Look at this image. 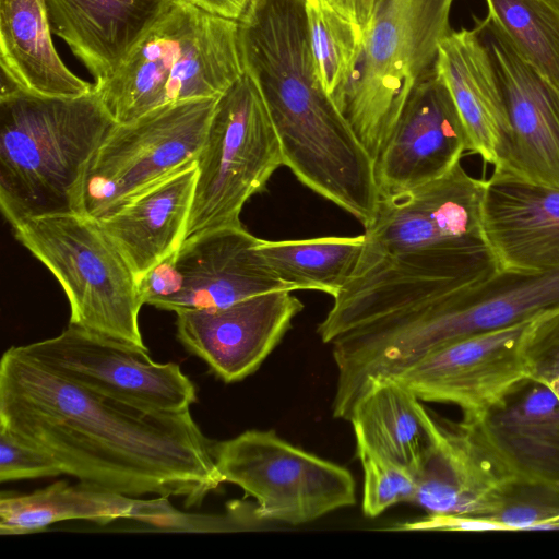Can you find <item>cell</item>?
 <instances>
[{
	"label": "cell",
	"instance_id": "cb8c5ba5",
	"mask_svg": "<svg viewBox=\"0 0 559 559\" xmlns=\"http://www.w3.org/2000/svg\"><path fill=\"white\" fill-rule=\"evenodd\" d=\"M144 502V499L82 483L56 481L32 493L1 497L0 534H31L67 520H87L99 524L117 519L138 520Z\"/></svg>",
	"mask_w": 559,
	"mask_h": 559
},
{
	"label": "cell",
	"instance_id": "6da1fadb",
	"mask_svg": "<svg viewBox=\"0 0 559 559\" xmlns=\"http://www.w3.org/2000/svg\"><path fill=\"white\" fill-rule=\"evenodd\" d=\"M0 428L50 454L63 474L139 498L200 503L224 483L191 416L147 411L92 392L8 348L0 361Z\"/></svg>",
	"mask_w": 559,
	"mask_h": 559
},
{
	"label": "cell",
	"instance_id": "4dcf8cb0",
	"mask_svg": "<svg viewBox=\"0 0 559 559\" xmlns=\"http://www.w3.org/2000/svg\"><path fill=\"white\" fill-rule=\"evenodd\" d=\"M63 474L47 452L29 445L0 428V481H14Z\"/></svg>",
	"mask_w": 559,
	"mask_h": 559
},
{
	"label": "cell",
	"instance_id": "e0dca14e",
	"mask_svg": "<svg viewBox=\"0 0 559 559\" xmlns=\"http://www.w3.org/2000/svg\"><path fill=\"white\" fill-rule=\"evenodd\" d=\"M435 69L462 120L467 152L500 168L511 126L496 66L479 29H452L440 44Z\"/></svg>",
	"mask_w": 559,
	"mask_h": 559
},
{
	"label": "cell",
	"instance_id": "d590c367",
	"mask_svg": "<svg viewBox=\"0 0 559 559\" xmlns=\"http://www.w3.org/2000/svg\"><path fill=\"white\" fill-rule=\"evenodd\" d=\"M559 2V0H557Z\"/></svg>",
	"mask_w": 559,
	"mask_h": 559
},
{
	"label": "cell",
	"instance_id": "ffe728a7",
	"mask_svg": "<svg viewBox=\"0 0 559 559\" xmlns=\"http://www.w3.org/2000/svg\"><path fill=\"white\" fill-rule=\"evenodd\" d=\"M197 162L96 218L139 280L183 240Z\"/></svg>",
	"mask_w": 559,
	"mask_h": 559
},
{
	"label": "cell",
	"instance_id": "d4e9b609",
	"mask_svg": "<svg viewBox=\"0 0 559 559\" xmlns=\"http://www.w3.org/2000/svg\"><path fill=\"white\" fill-rule=\"evenodd\" d=\"M365 247V236H325L263 240L257 246L262 262L296 289L320 290L335 297L352 277Z\"/></svg>",
	"mask_w": 559,
	"mask_h": 559
},
{
	"label": "cell",
	"instance_id": "e575fe53",
	"mask_svg": "<svg viewBox=\"0 0 559 559\" xmlns=\"http://www.w3.org/2000/svg\"><path fill=\"white\" fill-rule=\"evenodd\" d=\"M547 385L552 390V392L556 394V396L559 400V377L552 379L547 383Z\"/></svg>",
	"mask_w": 559,
	"mask_h": 559
},
{
	"label": "cell",
	"instance_id": "30bf717a",
	"mask_svg": "<svg viewBox=\"0 0 559 559\" xmlns=\"http://www.w3.org/2000/svg\"><path fill=\"white\" fill-rule=\"evenodd\" d=\"M260 238L242 225L205 230L138 280L143 304L177 312L222 308L272 290H294L260 259Z\"/></svg>",
	"mask_w": 559,
	"mask_h": 559
},
{
	"label": "cell",
	"instance_id": "d6986e66",
	"mask_svg": "<svg viewBox=\"0 0 559 559\" xmlns=\"http://www.w3.org/2000/svg\"><path fill=\"white\" fill-rule=\"evenodd\" d=\"M508 477L468 423L433 418L412 503L427 514L481 518Z\"/></svg>",
	"mask_w": 559,
	"mask_h": 559
},
{
	"label": "cell",
	"instance_id": "83f0119b",
	"mask_svg": "<svg viewBox=\"0 0 559 559\" xmlns=\"http://www.w3.org/2000/svg\"><path fill=\"white\" fill-rule=\"evenodd\" d=\"M481 518L509 532L559 530V483L508 477Z\"/></svg>",
	"mask_w": 559,
	"mask_h": 559
},
{
	"label": "cell",
	"instance_id": "ba28073f",
	"mask_svg": "<svg viewBox=\"0 0 559 559\" xmlns=\"http://www.w3.org/2000/svg\"><path fill=\"white\" fill-rule=\"evenodd\" d=\"M216 102L171 103L115 122L86 168L82 213L98 218L194 164Z\"/></svg>",
	"mask_w": 559,
	"mask_h": 559
},
{
	"label": "cell",
	"instance_id": "3957f363",
	"mask_svg": "<svg viewBox=\"0 0 559 559\" xmlns=\"http://www.w3.org/2000/svg\"><path fill=\"white\" fill-rule=\"evenodd\" d=\"M242 74L237 21L171 0L94 92L128 123L167 104L218 98Z\"/></svg>",
	"mask_w": 559,
	"mask_h": 559
},
{
	"label": "cell",
	"instance_id": "4316f807",
	"mask_svg": "<svg viewBox=\"0 0 559 559\" xmlns=\"http://www.w3.org/2000/svg\"><path fill=\"white\" fill-rule=\"evenodd\" d=\"M306 10L319 79L341 109L359 62L364 32L326 0H306Z\"/></svg>",
	"mask_w": 559,
	"mask_h": 559
},
{
	"label": "cell",
	"instance_id": "5b68a950",
	"mask_svg": "<svg viewBox=\"0 0 559 559\" xmlns=\"http://www.w3.org/2000/svg\"><path fill=\"white\" fill-rule=\"evenodd\" d=\"M454 1H376L340 109L373 163L411 93L435 70Z\"/></svg>",
	"mask_w": 559,
	"mask_h": 559
},
{
	"label": "cell",
	"instance_id": "d6a6232c",
	"mask_svg": "<svg viewBox=\"0 0 559 559\" xmlns=\"http://www.w3.org/2000/svg\"><path fill=\"white\" fill-rule=\"evenodd\" d=\"M342 15L356 23L362 32L368 27L377 0H326Z\"/></svg>",
	"mask_w": 559,
	"mask_h": 559
},
{
	"label": "cell",
	"instance_id": "8992f818",
	"mask_svg": "<svg viewBox=\"0 0 559 559\" xmlns=\"http://www.w3.org/2000/svg\"><path fill=\"white\" fill-rule=\"evenodd\" d=\"M15 239L57 278L70 322L146 350L140 330L138 278L94 217L80 213L21 221Z\"/></svg>",
	"mask_w": 559,
	"mask_h": 559
},
{
	"label": "cell",
	"instance_id": "52a82bcc",
	"mask_svg": "<svg viewBox=\"0 0 559 559\" xmlns=\"http://www.w3.org/2000/svg\"><path fill=\"white\" fill-rule=\"evenodd\" d=\"M284 165L280 140L255 82L243 73L216 102L197 158L185 237L242 225L246 202Z\"/></svg>",
	"mask_w": 559,
	"mask_h": 559
},
{
	"label": "cell",
	"instance_id": "2e32d148",
	"mask_svg": "<svg viewBox=\"0 0 559 559\" xmlns=\"http://www.w3.org/2000/svg\"><path fill=\"white\" fill-rule=\"evenodd\" d=\"M481 229L499 272L559 270V189L493 171L485 185Z\"/></svg>",
	"mask_w": 559,
	"mask_h": 559
},
{
	"label": "cell",
	"instance_id": "8fae6325",
	"mask_svg": "<svg viewBox=\"0 0 559 559\" xmlns=\"http://www.w3.org/2000/svg\"><path fill=\"white\" fill-rule=\"evenodd\" d=\"M50 372L92 392L147 411L178 413L197 401L194 383L178 364L69 323L58 335L21 345Z\"/></svg>",
	"mask_w": 559,
	"mask_h": 559
},
{
	"label": "cell",
	"instance_id": "4fadbf2b",
	"mask_svg": "<svg viewBox=\"0 0 559 559\" xmlns=\"http://www.w3.org/2000/svg\"><path fill=\"white\" fill-rule=\"evenodd\" d=\"M292 293L272 290L227 307L179 310L177 338L225 383L241 381L260 368L304 309Z\"/></svg>",
	"mask_w": 559,
	"mask_h": 559
},
{
	"label": "cell",
	"instance_id": "f1b7e54d",
	"mask_svg": "<svg viewBox=\"0 0 559 559\" xmlns=\"http://www.w3.org/2000/svg\"><path fill=\"white\" fill-rule=\"evenodd\" d=\"M364 472L362 512L377 518L400 502H413L417 484L415 477L391 461L356 445Z\"/></svg>",
	"mask_w": 559,
	"mask_h": 559
},
{
	"label": "cell",
	"instance_id": "9a60e30c",
	"mask_svg": "<svg viewBox=\"0 0 559 559\" xmlns=\"http://www.w3.org/2000/svg\"><path fill=\"white\" fill-rule=\"evenodd\" d=\"M476 27L492 56L511 126L508 155L493 171L559 189V90L497 29L484 20Z\"/></svg>",
	"mask_w": 559,
	"mask_h": 559
},
{
	"label": "cell",
	"instance_id": "5bb4252c",
	"mask_svg": "<svg viewBox=\"0 0 559 559\" xmlns=\"http://www.w3.org/2000/svg\"><path fill=\"white\" fill-rule=\"evenodd\" d=\"M465 152V129L435 69L411 93L373 163L380 199L442 176Z\"/></svg>",
	"mask_w": 559,
	"mask_h": 559
},
{
	"label": "cell",
	"instance_id": "9c48e42d",
	"mask_svg": "<svg viewBox=\"0 0 559 559\" xmlns=\"http://www.w3.org/2000/svg\"><path fill=\"white\" fill-rule=\"evenodd\" d=\"M224 481L255 499L257 521L290 525L314 521L356 502L352 473L281 438L274 430H246L213 442Z\"/></svg>",
	"mask_w": 559,
	"mask_h": 559
},
{
	"label": "cell",
	"instance_id": "f546056e",
	"mask_svg": "<svg viewBox=\"0 0 559 559\" xmlns=\"http://www.w3.org/2000/svg\"><path fill=\"white\" fill-rule=\"evenodd\" d=\"M522 348L530 378L547 384L559 377V306L528 322Z\"/></svg>",
	"mask_w": 559,
	"mask_h": 559
},
{
	"label": "cell",
	"instance_id": "1f68e13d",
	"mask_svg": "<svg viewBox=\"0 0 559 559\" xmlns=\"http://www.w3.org/2000/svg\"><path fill=\"white\" fill-rule=\"evenodd\" d=\"M391 531H441V532H489L507 531L503 525L492 520L469 515H440L426 516L396 524Z\"/></svg>",
	"mask_w": 559,
	"mask_h": 559
},
{
	"label": "cell",
	"instance_id": "7402d4cb",
	"mask_svg": "<svg viewBox=\"0 0 559 559\" xmlns=\"http://www.w3.org/2000/svg\"><path fill=\"white\" fill-rule=\"evenodd\" d=\"M46 0H0L2 78L23 92L43 97H78L94 84L74 74L51 37Z\"/></svg>",
	"mask_w": 559,
	"mask_h": 559
},
{
	"label": "cell",
	"instance_id": "603a6c76",
	"mask_svg": "<svg viewBox=\"0 0 559 559\" xmlns=\"http://www.w3.org/2000/svg\"><path fill=\"white\" fill-rule=\"evenodd\" d=\"M417 395L390 377L369 380L349 423L356 445L391 461L415 479L426 459L433 417Z\"/></svg>",
	"mask_w": 559,
	"mask_h": 559
},
{
	"label": "cell",
	"instance_id": "836d02e7",
	"mask_svg": "<svg viewBox=\"0 0 559 559\" xmlns=\"http://www.w3.org/2000/svg\"><path fill=\"white\" fill-rule=\"evenodd\" d=\"M189 3L215 15L237 21L249 0H186Z\"/></svg>",
	"mask_w": 559,
	"mask_h": 559
},
{
	"label": "cell",
	"instance_id": "7a4b0ae2",
	"mask_svg": "<svg viewBox=\"0 0 559 559\" xmlns=\"http://www.w3.org/2000/svg\"><path fill=\"white\" fill-rule=\"evenodd\" d=\"M94 88L78 97H43L2 82L0 207L14 224L82 213L86 168L114 126Z\"/></svg>",
	"mask_w": 559,
	"mask_h": 559
},
{
	"label": "cell",
	"instance_id": "7c38bea8",
	"mask_svg": "<svg viewBox=\"0 0 559 559\" xmlns=\"http://www.w3.org/2000/svg\"><path fill=\"white\" fill-rule=\"evenodd\" d=\"M532 319L449 343L390 378L421 401L456 405L462 419H475L530 378L522 342Z\"/></svg>",
	"mask_w": 559,
	"mask_h": 559
},
{
	"label": "cell",
	"instance_id": "ac0fdd59",
	"mask_svg": "<svg viewBox=\"0 0 559 559\" xmlns=\"http://www.w3.org/2000/svg\"><path fill=\"white\" fill-rule=\"evenodd\" d=\"M464 421L509 476L559 483V400L546 383L526 378Z\"/></svg>",
	"mask_w": 559,
	"mask_h": 559
},
{
	"label": "cell",
	"instance_id": "44dd1931",
	"mask_svg": "<svg viewBox=\"0 0 559 559\" xmlns=\"http://www.w3.org/2000/svg\"><path fill=\"white\" fill-rule=\"evenodd\" d=\"M171 0H46L52 31L95 82L112 74Z\"/></svg>",
	"mask_w": 559,
	"mask_h": 559
},
{
	"label": "cell",
	"instance_id": "484cf974",
	"mask_svg": "<svg viewBox=\"0 0 559 559\" xmlns=\"http://www.w3.org/2000/svg\"><path fill=\"white\" fill-rule=\"evenodd\" d=\"M484 21L514 51L559 90V2L557 0H485Z\"/></svg>",
	"mask_w": 559,
	"mask_h": 559
},
{
	"label": "cell",
	"instance_id": "277c9868",
	"mask_svg": "<svg viewBox=\"0 0 559 559\" xmlns=\"http://www.w3.org/2000/svg\"><path fill=\"white\" fill-rule=\"evenodd\" d=\"M558 306L559 270L498 272L366 321L355 334L356 352L369 374L391 377L449 343L530 320Z\"/></svg>",
	"mask_w": 559,
	"mask_h": 559
}]
</instances>
